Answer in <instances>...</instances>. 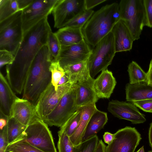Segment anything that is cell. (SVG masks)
<instances>
[{"label": "cell", "mask_w": 152, "mask_h": 152, "mask_svg": "<svg viewBox=\"0 0 152 152\" xmlns=\"http://www.w3.org/2000/svg\"><path fill=\"white\" fill-rule=\"evenodd\" d=\"M80 107L61 127L60 130L64 132L69 137L74 134L78 126L80 119Z\"/></svg>", "instance_id": "cell-28"}, {"label": "cell", "mask_w": 152, "mask_h": 152, "mask_svg": "<svg viewBox=\"0 0 152 152\" xmlns=\"http://www.w3.org/2000/svg\"><path fill=\"white\" fill-rule=\"evenodd\" d=\"M106 146L102 140H99L95 152H105Z\"/></svg>", "instance_id": "cell-44"}, {"label": "cell", "mask_w": 152, "mask_h": 152, "mask_svg": "<svg viewBox=\"0 0 152 152\" xmlns=\"http://www.w3.org/2000/svg\"><path fill=\"white\" fill-rule=\"evenodd\" d=\"M116 84V81L112 72L107 69L102 71L98 77L94 79L93 88L99 99H109Z\"/></svg>", "instance_id": "cell-18"}, {"label": "cell", "mask_w": 152, "mask_h": 152, "mask_svg": "<svg viewBox=\"0 0 152 152\" xmlns=\"http://www.w3.org/2000/svg\"><path fill=\"white\" fill-rule=\"evenodd\" d=\"M20 10L17 0H0V22Z\"/></svg>", "instance_id": "cell-27"}, {"label": "cell", "mask_w": 152, "mask_h": 152, "mask_svg": "<svg viewBox=\"0 0 152 152\" xmlns=\"http://www.w3.org/2000/svg\"><path fill=\"white\" fill-rule=\"evenodd\" d=\"M148 152H152V150L151 151H148Z\"/></svg>", "instance_id": "cell-48"}, {"label": "cell", "mask_w": 152, "mask_h": 152, "mask_svg": "<svg viewBox=\"0 0 152 152\" xmlns=\"http://www.w3.org/2000/svg\"><path fill=\"white\" fill-rule=\"evenodd\" d=\"M11 117L27 126L35 117H37L35 106L26 99L18 97L12 107Z\"/></svg>", "instance_id": "cell-15"}, {"label": "cell", "mask_w": 152, "mask_h": 152, "mask_svg": "<svg viewBox=\"0 0 152 152\" xmlns=\"http://www.w3.org/2000/svg\"><path fill=\"white\" fill-rule=\"evenodd\" d=\"M85 10L84 0H59L52 12L54 27L60 28L66 26L76 16Z\"/></svg>", "instance_id": "cell-12"}, {"label": "cell", "mask_w": 152, "mask_h": 152, "mask_svg": "<svg viewBox=\"0 0 152 152\" xmlns=\"http://www.w3.org/2000/svg\"><path fill=\"white\" fill-rule=\"evenodd\" d=\"M127 71L129 77V83L131 84L147 83L148 75L134 61H132L128 66Z\"/></svg>", "instance_id": "cell-26"}, {"label": "cell", "mask_w": 152, "mask_h": 152, "mask_svg": "<svg viewBox=\"0 0 152 152\" xmlns=\"http://www.w3.org/2000/svg\"><path fill=\"white\" fill-rule=\"evenodd\" d=\"M53 59L46 45L40 49L32 64L23 93V98L35 106L41 94L51 82L49 67Z\"/></svg>", "instance_id": "cell-2"}, {"label": "cell", "mask_w": 152, "mask_h": 152, "mask_svg": "<svg viewBox=\"0 0 152 152\" xmlns=\"http://www.w3.org/2000/svg\"><path fill=\"white\" fill-rule=\"evenodd\" d=\"M59 0H34L22 11L23 34L42 19L48 17Z\"/></svg>", "instance_id": "cell-9"}, {"label": "cell", "mask_w": 152, "mask_h": 152, "mask_svg": "<svg viewBox=\"0 0 152 152\" xmlns=\"http://www.w3.org/2000/svg\"><path fill=\"white\" fill-rule=\"evenodd\" d=\"M145 10V26L152 28V0H143Z\"/></svg>", "instance_id": "cell-35"}, {"label": "cell", "mask_w": 152, "mask_h": 152, "mask_svg": "<svg viewBox=\"0 0 152 152\" xmlns=\"http://www.w3.org/2000/svg\"><path fill=\"white\" fill-rule=\"evenodd\" d=\"M27 126L13 117L9 118L6 125L9 145L18 141L23 137Z\"/></svg>", "instance_id": "cell-25"}, {"label": "cell", "mask_w": 152, "mask_h": 152, "mask_svg": "<svg viewBox=\"0 0 152 152\" xmlns=\"http://www.w3.org/2000/svg\"><path fill=\"white\" fill-rule=\"evenodd\" d=\"M20 10L0 22V50H5L15 56L23 35Z\"/></svg>", "instance_id": "cell-4"}, {"label": "cell", "mask_w": 152, "mask_h": 152, "mask_svg": "<svg viewBox=\"0 0 152 152\" xmlns=\"http://www.w3.org/2000/svg\"><path fill=\"white\" fill-rule=\"evenodd\" d=\"M79 108L76 104L75 88L73 84L44 121L50 126L61 127Z\"/></svg>", "instance_id": "cell-8"}, {"label": "cell", "mask_w": 152, "mask_h": 152, "mask_svg": "<svg viewBox=\"0 0 152 152\" xmlns=\"http://www.w3.org/2000/svg\"><path fill=\"white\" fill-rule=\"evenodd\" d=\"M125 92L126 100L129 102L152 99V86L147 83L134 84L127 83L125 86Z\"/></svg>", "instance_id": "cell-21"}, {"label": "cell", "mask_w": 152, "mask_h": 152, "mask_svg": "<svg viewBox=\"0 0 152 152\" xmlns=\"http://www.w3.org/2000/svg\"><path fill=\"white\" fill-rule=\"evenodd\" d=\"M6 151L10 152H45L26 142H16L9 145Z\"/></svg>", "instance_id": "cell-32"}, {"label": "cell", "mask_w": 152, "mask_h": 152, "mask_svg": "<svg viewBox=\"0 0 152 152\" xmlns=\"http://www.w3.org/2000/svg\"><path fill=\"white\" fill-rule=\"evenodd\" d=\"M55 33L61 46L77 44L84 40L81 28L66 26Z\"/></svg>", "instance_id": "cell-24"}, {"label": "cell", "mask_w": 152, "mask_h": 152, "mask_svg": "<svg viewBox=\"0 0 152 152\" xmlns=\"http://www.w3.org/2000/svg\"><path fill=\"white\" fill-rule=\"evenodd\" d=\"M115 53L114 37L111 31L92 49L88 63L91 77L94 79L99 72L107 69Z\"/></svg>", "instance_id": "cell-5"}, {"label": "cell", "mask_w": 152, "mask_h": 152, "mask_svg": "<svg viewBox=\"0 0 152 152\" xmlns=\"http://www.w3.org/2000/svg\"><path fill=\"white\" fill-rule=\"evenodd\" d=\"M81 117L76 130L71 136L70 140L74 146L81 142V140L86 128L92 114L97 109L95 103L82 106Z\"/></svg>", "instance_id": "cell-22"}, {"label": "cell", "mask_w": 152, "mask_h": 152, "mask_svg": "<svg viewBox=\"0 0 152 152\" xmlns=\"http://www.w3.org/2000/svg\"><path fill=\"white\" fill-rule=\"evenodd\" d=\"M99 139L96 135L79 144L74 146V152H95Z\"/></svg>", "instance_id": "cell-34"}, {"label": "cell", "mask_w": 152, "mask_h": 152, "mask_svg": "<svg viewBox=\"0 0 152 152\" xmlns=\"http://www.w3.org/2000/svg\"><path fill=\"white\" fill-rule=\"evenodd\" d=\"M47 45L53 60H58L60 54L61 46L55 33L52 32L51 30L48 34Z\"/></svg>", "instance_id": "cell-29"}, {"label": "cell", "mask_w": 152, "mask_h": 152, "mask_svg": "<svg viewBox=\"0 0 152 152\" xmlns=\"http://www.w3.org/2000/svg\"><path fill=\"white\" fill-rule=\"evenodd\" d=\"M132 103L144 112L152 113V99L138 100Z\"/></svg>", "instance_id": "cell-37"}, {"label": "cell", "mask_w": 152, "mask_h": 152, "mask_svg": "<svg viewBox=\"0 0 152 152\" xmlns=\"http://www.w3.org/2000/svg\"><path fill=\"white\" fill-rule=\"evenodd\" d=\"M94 13L91 10H85L76 16L66 26L82 29Z\"/></svg>", "instance_id": "cell-31"}, {"label": "cell", "mask_w": 152, "mask_h": 152, "mask_svg": "<svg viewBox=\"0 0 152 152\" xmlns=\"http://www.w3.org/2000/svg\"><path fill=\"white\" fill-rule=\"evenodd\" d=\"M10 118L0 113V128L2 129L7 125Z\"/></svg>", "instance_id": "cell-42"}, {"label": "cell", "mask_w": 152, "mask_h": 152, "mask_svg": "<svg viewBox=\"0 0 152 152\" xmlns=\"http://www.w3.org/2000/svg\"><path fill=\"white\" fill-rule=\"evenodd\" d=\"M119 5L121 19L128 28L133 41L138 39L145 26L143 0H122Z\"/></svg>", "instance_id": "cell-7"}, {"label": "cell", "mask_w": 152, "mask_h": 152, "mask_svg": "<svg viewBox=\"0 0 152 152\" xmlns=\"http://www.w3.org/2000/svg\"><path fill=\"white\" fill-rule=\"evenodd\" d=\"M136 152H145L144 149V146H142L138 151Z\"/></svg>", "instance_id": "cell-47"}, {"label": "cell", "mask_w": 152, "mask_h": 152, "mask_svg": "<svg viewBox=\"0 0 152 152\" xmlns=\"http://www.w3.org/2000/svg\"><path fill=\"white\" fill-rule=\"evenodd\" d=\"M94 79L88 78L74 84L76 103L78 107L95 103L99 99L93 88Z\"/></svg>", "instance_id": "cell-16"}, {"label": "cell", "mask_w": 152, "mask_h": 152, "mask_svg": "<svg viewBox=\"0 0 152 152\" xmlns=\"http://www.w3.org/2000/svg\"><path fill=\"white\" fill-rule=\"evenodd\" d=\"M114 137V134L108 132H105L103 135L104 142L108 145L110 144L113 140Z\"/></svg>", "instance_id": "cell-41"}, {"label": "cell", "mask_w": 152, "mask_h": 152, "mask_svg": "<svg viewBox=\"0 0 152 152\" xmlns=\"http://www.w3.org/2000/svg\"><path fill=\"white\" fill-rule=\"evenodd\" d=\"M51 30L47 17L23 34L13 61L6 66V79L15 93H23L32 63L40 49L47 45Z\"/></svg>", "instance_id": "cell-1"}, {"label": "cell", "mask_w": 152, "mask_h": 152, "mask_svg": "<svg viewBox=\"0 0 152 152\" xmlns=\"http://www.w3.org/2000/svg\"><path fill=\"white\" fill-rule=\"evenodd\" d=\"M121 19L119 4L114 2L102 7L93 13L82 28L84 40L94 48Z\"/></svg>", "instance_id": "cell-3"}, {"label": "cell", "mask_w": 152, "mask_h": 152, "mask_svg": "<svg viewBox=\"0 0 152 152\" xmlns=\"http://www.w3.org/2000/svg\"><path fill=\"white\" fill-rule=\"evenodd\" d=\"M72 85L68 83L58 86L56 91L51 83L41 94L35 105L37 117L44 121Z\"/></svg>", "instance_id": "cell-10"}, {"label": "cell", "mask_w": 152, "mask_h": 152, "mask_svg": "<svg viewBox=\"0 0 152 152\" xmlns=\"http://www.w3.org/2000/svg\"><path fill=\"white\" fill-rule=\"evenodd\" d=\"M17 142H26L45 152H57L48 125L38 117L27 126L23 137Z\"/></svg>", "instance_id": "cell-6"}, {"label": "cell", "mask_w": 152, "mask_h": 152, "mask_svg": "<svg viewBox=\"0 0 152 152\" xmlns=\"http://www.w3.org/2000/svg\"><path fill=\"white\" fill-rule=\"evenodd\" d=\"M49 69L51 73V83L56 91L58 88V82L65 75V72L58 60H52Z\"/></svg>", "instance_id": "cell-30"}, {"label": "cell", "mask_w": 152, "mask_h": 152, "mask_svg": "<svg viewBox=\"0 0 152 152\" xmlns=\"http://www.w3.org/2000/svg\"><path fill=\"white\" fill-rule=\"evenodd\" d=\"M18 98L7 79L0 73V113L10 118L12 107Z\"/></svg>", "instance_id": "cell-19"}, {"label": "cell", "mask_w": 152, "mask_h": 152, "mask_svg": "<svg viewBox=\"0 0 152 152\" xmlns=\"http://www.w3.org/2000/svg\"><path fill=\"white\" fill-rule=\"evenodd\" d=\"M14 56L11 53L5 50H0V67L11 64L14 60Z\"/></svg>", "instance_id": "cell-36"}, {"label": "cell", "mask_w": 152, "mask_h": 152, "mask_svg": "<svg viewBox=\"0 0 152 152\" xmlns=\"http://www.w3.org/2000/svg\"><path fill=\"white\" fill-rule=\"evenodd\" d=\"M148 75V85L152 86V58L151 60L148 72H147Z\"/></svg>", "instance_id": "cell-43"}, {"label": "cell", "mask_w": 152, "mask_h": 152, "mask_svg": "<svg viewBox=\"0 0 152 152\" xmlns=\"http://www.w3.org/2000/svg\"><path fill=\"white\" fill-rule=\"evenodd\" d=\"M112 142L106 146L105 152H134L141 139L134 127L126 126L114 134Z\"/></svg>", "instance_id": "cell-11"}, {"label": "cell", "mask_w": 152, "mask_h": 152, "mask_svg": "<svg viewBox=\"0 0 152 152\" xmlns=\"http://www.w3.org/2000/svg\"><path fill=\"white\" fill-rule=\"evenodd\" d=\"M68 83H70L68 77L65 73V75L61 78L59 81L58 86Z\"/></svg>", "instance_id": "cell-45"}, {"label": "cell", "mask_w": 152, "mask_h": 152, "mask_svg": "<svg viewBox=\"0 0 152 152\" xmlns=\"http://www.w3.org/2000/svg\"><path fill=\"white\" fill-rule=\"evenodd\" d=\"M92 52L91 46L84 40L77 44L61 46L58 60L63 68L68 64L88 60Z\"/></svg>", "instance_id": "cell-13"}, {"label": "cell", "mask_w": 152, "mask_h": 152, "mask_svg": "<svg viewBox=\"0 0 152 152\" xmlns=\"http://www.w3.org/2000/svg\"><path fill=\"white\" fill-rule=\"evenodd\" d=\"M148 138L150 145L152 149V122L150 124L149 128Z\"/></svg>", "instance_id": "cell-46"}, {"label": "cell", "mask_w": 152, "mask_h": 152, "mask_svg": "<svg viewBox=\"0 0 152 152\" xmlns=\"http://www.w3.org/2000/svg\"><path fill=\"white\" fill-rule=\"evenodd\" d=\"M106 1V0H84L86 10H91L99 4Z\"/></svg>", "instance_id": "cell-39"}, {"label": "cell", "mask_w": 152, "mask_h": 152, "mask_svg": "<svg viewBox=\"0 0 152 152\" xmlns=\"http://www.w3.org/2000/svg\"><path fill=\"white\" fill-rule=\"evenodd\" d=\"M5 152H10L8 151H6Z\"/></svg>", "instance_id": "cell-49"}, {"label": "cell", "mask_w": 152, "mask_h": 152, "mask_svg": "<svg viewBox=\"0 0 152 152\" xmlns=\"http://www.w3.org/2000/svg\"><path fill=\"white\" fill-rule=\"evenodd\" d=\"M34 0H17L19 9L22 10L32 3Z\"/></svg>", "instance_id": "cell-40"}, {"label": "cell", "mask_w": 152, "mask_h": 152, "mask_svg": "<svg viewBox=\"0 0 152 152\" xmlns=\"http://www.w3.org/2000/svg\"><path fill=\"white\" fill-rule=\"evenodd\" d=\"M88 61L68 64L63 67L71 84L73 85L91 76L88 67Z\"/></svg>", "instance_id": "cell-23"}, {"label": "cell", "mask_w": 152, "mask_h": 152, "mask_svg": "<svg viewBox=\"0 0 152 152\" xmlns=\"http://www.w3.org/2000/svg\"><path fill=\"white\" fill-rule=\"evenodd\" d=\"M8 145L6 126L2 129L0 130V152H5Z\"/></svg>", "instance_id": "cell-38"}, {"label": "cell", "mask_w": 152, "mask_h": 152, "mask_svg": "<svg viewBox=\"0 0 152 152\" xmlns=\"http://www.w3.org/2000/svg\"><path fill=\"white\" fill-rule=\"evenodd\" d=\"M58 140L57 147L58 152H74V145L69 137L64 132H58Z\"/></svg>", "instance_id": "cell-33"}, {"label": "cell", "mask_w": 152, "mask_h": 152, "mask_svg": "<svg viewBox=\"0 0 152 152\" xmlns=\"http://www.w3.org/2000/svg\"><path fill=\"white\" fill-rule=\"evenodd\" d=\"M107 121V113L97 108L88 121L82 137L81 142L97 135V134L103 128Z\"/></svg>", "instance_id": "cell-20"}, {"label": "cell", "mask_w": 152, "mask_h": 152, "mask_svg": "<svg viewBox=\"0 0 152 152\" xmlns=\"http://www.w3.org/2000/svg\"><path fill=\"white\" fill-rule=\"evenodd\" d=\"M111 32L116 53L131 50L134 41L129 30L123 20L121 19L115 24Z\"/></svg>", "instance_id": "cell-17"}, {"label": "cell", "mask_w": 152, "mask_h": 152, "mask_svg": "<svg viewBox=\"0 0 152 152\" xmlns=\"http://www.w3.org/2000/svg\"><path fill=\"white\" fill-rule=\"evenodd\" d=\"M107 110L115 117L129 121L133 124L143 123L146 121L145 115L131 102L112 100L108 103Z\"/></svg>", "instance_id": "cell-14"}]
</instances>
